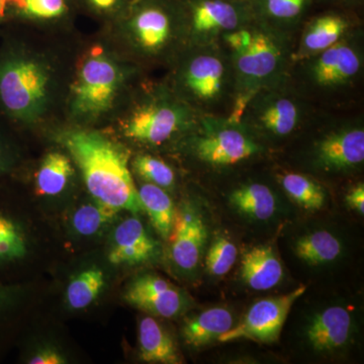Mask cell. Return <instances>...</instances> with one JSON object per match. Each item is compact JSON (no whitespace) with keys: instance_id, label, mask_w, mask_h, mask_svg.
Here are the masks:
<instances>
[{"instance_id":"cell-18","label":"cell","mask_w":364,"mask_h":364,"mask_svg":"<svg viewBox=\"0 0 364 364\" xmlns=\"http://www.w3.org/2000/svg\"><path fill=\"white\" fill-rule=\"evenodd\" d=\"M351 21L346 14L329 11L312 18L304 28L294 61H305L336 44L351 32Z\"/></svg>"},{"instance_id":"cell-27","label":"cell","mask_w":364,"mask_h":364,"mask_svg":"<svg viewBox=\"0 0 364 364\" xmlns=\"http://www.w3.org/2000/svg\"><path fill=\"white\" fill-rule=\"evenodd\" d=\"M294 251L308 264H327L341 256L342 244L335 235L326 230H318L299 238Z\"/></svg>"},{"instance_id":"cell-9","label":"cell","mask_w":364,"mask_h":364,"mask_svg":"<svg viewBox=\"0 0 364 364\" xmlns=\"http://www.w3.org/2000/svg\"><path fill=\"white\" fill-rule=\"evenodd\" d=\"M188 46L218 44L223 36L254 18L247 0H181Z\"/></svg>"},{"instance_id":"cell-5","label":"cell","mask_w":364,"mask_h":364,"mask_svg":"<svg viewBox=\"0 0 364 364\" xmlns=\"http://www.w3.org/2000/svg\"><path fill=\"white\" fill-rule=\"evenodd\" d=\"M107 28L109 40L136 65L172 63L188 46L181 0H135Z\"/></svg>"},{"instance_id":"cell-36","label":"cell","mask_w":364,"mask_h":364,"mask_svg":"<svg viewBox=\"0 0 364 364\" xmlns=\"http://www.w3.org/2000/svg\"><path fill=\"white\" fill-rule=\"evenodd\" d=\"M30 364H64L65 358L54 349H44L28 360Z\"/></svg>"},{"instance_id":"cell-21","label":"cell","mask_w":364,"mask_h":364,"mask_svg":"<svg viewBox=\"0 0 364 364\" xmlns=\"http://www.w3.org/2000/svg\"><path fill=\"white\" fill-rule=\"evenodd\" d=\"M233 324L232 313L226 308L217 306L188 318L182 328V335L186 343L198 348L218 341Z\"/></svg>"},{"instance_id":"cell-8","label":"cell","mask_w":364,"mask_h":364,"mask_svg":"<svg viewBox=\"0 0 364 364\" xmlns=\"http://www.w3.org/2000/svg\"><path fill=\"white\" fill-rule=\"evenodd\" d=\"M188 135L186 140L193 154L210 166L239 164L262 151L243 124L228 117L202 114Z\"/></svg>"},{"instance_id":"cell-23","label":"cell","mask_w":364,"mask_h":364,"mask_svg":"<svg viewBox=\"0 0 364 364\" xmlns=\"http://www.w3.org/2000/svg\"><path fill=\"white\" fill-rule=\"evenodd\" d=\"M74 166L70 156L62 151L46 154L36 172V195L55 196L63 193L75 174Z\"/></svg>"},{"instance_id":"cell-22","label":"cell","mask_w":364,"mask_h":364,"mask_svg":"<svg viewBox=\"0 0 364 364\" xmlns=\"http://www.w3.org/2000/svg\"><path fill=\"white\" fill-rule=\"evenodd\" d=\"M140 358L145 363L177 364L181 356L173 340L153 317H145L139 323Z\"/></svg>"},{"instance_id":"cell-2","label":"cell","mask_w":364,"mask_h":364,"mask_svg":"<svg viewBox=\"0 0 364 364\" xmlns=\"http://www.w3.org/2000/svg\"><path fill=\"white\" fill-rule=\"evenodd\" d=\"M56 61L25 43H0V116L13 127H33L51 116L61 76Z\"/></svg>"},{"instance_id":"cell-14","label":"cell","mask_w":364,"mask_h":364,"mask_svg":"<svg viewBox=\"0 0 364 364\" xmlns=\"http://www.w3.org/2000/svg\"><path fill=\"white\" fill-rule=\"evenodd\" d=\"M168 240L176 267L183 272L195 270L208 241V227L203 215L189 205L177 210Z\"/></svg>"},{"instance_id":"cell-28","label":"cell","mask_w":364,"mask_h":364,"mask_svg":"<svg viewBox=\"0 0 364 364\" xmlns=\"http://www.w3.org/2000/svg\"><path fill=\"white\" fill-rule=\"evenodd\" d=\"M26 252L28 243L20 222L0 208V268L23 259Z\"/></svg>"},{"instance_id":"cell-7","label":"cell","mask_w":364,"mask_h":364,"mask_svg":"<svg viewBox=\"0 0 364 364\" xmlns=\"http://www.w3.org/2000/svg\"><path fill=\"white\" fill-rule=\"evenodd\" d=\"M171 64L170 87L200 114L233 98L231 62L219 43L188 46Z\"/></svg>"},{"instance_id":"cell-15","label":"cell","mask_w":364,"mask_h":364,"mask_svg":"<svg viewBox=\"0 0 364 364\" xmlns=\"http://www.w3.org/2000/svg\"><path fill=\"white\" fill-rule=\"evenodd\" d=\"M315 159L321 168L329 171H345L363 164V127H347L326 135L316 145Z\"/></svg>"},{"instance_id":"cell-37","label":"cell","mask_w":364,"mask_h":364,"mask_svg":"<svg viewBox=\"0 0 364 364\" xmlns=\"http://www.w3.org/2000/svg\"><path fill=\"white\" fill-rule=\"evenodd\" d=\"M346 202L349 207L358 210L359 214H364V184L358 183L350 189L346 196Z\"/></svg>"},{"instance_id":"cell-3","label":"cell","mask_w":364,"mask_h":364,"mask_svg":"<svg viewBox=\"0 0 364 364\" xmlns=\"http://www.w3.org/2000/svg\"><path fill=\"white\" fill-rule=\"evenodd\" d=\"M55 139L77 166L93 200L119 212H143L131 153L124 145L92 127L75 124L60 129Z\"/></svg>"},{"instance_id":"cell-25","label":"cell","mask_w":364,"mask_h":364,"mask_svg":"<svg viewBox=\"0 0 364 364\" xmlns=\"http://www.w3.org/2000/svg\"><path fill=\"white\" fill-rule=\"evenodd\" d=\"M138 193L151 224L163 239L168 240L176 215L171 198L165 189L148 182L141 184Z\"/></svg>"},{"instance_id":"cell-29","label":"cell","mask_w":364,"mask_h":364,"mask_svg":"<svg viewBox=\"0 0 364 364\" xmlns=\"http://www.w3.org/2000/svg\"><path fill=\"white\" fill-rule=\"evenodd\" d=\"M105 284V274L97 267L79 273L67 287L66 299L73 310L87 308L100 296Z\"/></svg>"},{"instance_id":"cell-35","label":"cell","mask_w":364,"mask_h":364,"mask_svg":"<svg viewBox=\"0 0 364 364\" xmlns=\"http://www.w3.org/2000/svg\"><path fill=\"white\" fill-rule=\"evenodd\" d=\"M11 124L0 116V177L6 176L11 171L14 165V150L11 136H9V129Z\"/></svg>"},{"instance_id":"cell-17","label":"cell","mask_w":364,"mask_h":364,"mask_svg":"<svg viewBox=\"0 0 364 364\" xmlns=\"http://www.w3.org/2000/svg\"><path fill=\"white\" fill-rule=\"evenodd\" d=\"M157 242L148 234L140 220H124L114 230L109 260L114 265H136L156 254Z\"/></svg>"},{"instance_id":"cell-6","label":"cell","mask_w":364,"mask_h":364,"mask_svg":"<svg viewBox=\"0 0 364 364\" xmlns=\"http://www.w3.org/2000/svg\"><path fill=\"white\" fill-rule=\"evenodd\" d=\"M202 114L165 83L132 91L114 119L126 140L158 147L177 136L188 135Z\"/></svg>"},{"instance_id":"cell-30","label":"cell","mask_w":364,"mask_h":364,"mask_svg":"<svg viewBox=\"0 0 364 364\" xmlns=\"http://www.w3.org/2000/svg\"><path fill=\"white\" fill-rule=\"evenodd\" d=\"M280 182L287 196L301 208L317 210L324 207L327 198L324 188L310 177L289 172L282 177Z\"/></svg>"},{"instance_id":"cell-20","label":"cell","mask_w":364,"mask_h":364,"mask_svg":"<svg viewBox=\"0 0 364 364\" xmlns=\"http://www.w3.org/2000/svg\"><path fill=\"white\" fill-rule=\"evenodd\" d=\"M241 277L251 289L268 291L282 282L284 267L272 246H256L242 257Z\"/></svg>"},{"instance_id":"cell-26","label":"cell","mask_w":364,"mask_h":364,"mask_svg":"<svg viewBox=\"0 0 364 364\" xmlns=\"http://www.w3.org/2000/svg\"><path fill=\"white\" fill-rule=\"evenodd\" d=\"M229 200L241 214L257 221L269 220L277 210V198L272 189L256 182L235 189Z\"/></svg>"},{"instance_id":"cell-33","label":"cell","mask_w":364,"mask_h":364,"mask_svg":"<svg viewBox=\"0 0 364 364\" xmlns=\"http://www.w3.org/2000/svg\"><path fill=\"white\" fill-rule=\"evenodd\" d=\"M236 245L227 237L219 235L215 237L205 257V267L208 273L214 277H223L227 274L236 262Z\"/></svg>"},{"instance_id":"cell-16","label":"cell","mask_w":364,"mask_h":364,"mask_svg":"<svg viewBox=\"0 0 364 364\" xmlns=\"http://www.w3.org/2000/svg\"><path fill=\"white\" fill-rule=\"evenodd\" d=\"M78 11L75 0H4L2 21L36 26H65Z\"/></svg>"},{"instance_id":"cell-31","label":"cell","mask_w":364,"mask_h":364,"mask_svg":"<svg viewBox=\"0 0 364 364\" xmlns=\"http://www.w3.org/2000/svg\"><path fill=\"white\" fill-rule=\"evenodd\" d=\"M131 168L144 181L165 191L176 186V176L173 168L164 160L153 155L146 153L136 155L131 161Z\"/></svg>"},{"instance_id":"cell-40","label":"cell","mask_w":364,"mask_h":364,"mask_svg":"<svg viewBox=\"0 0 364 364\" xmlns=\"http://www.w3.org/2000/svg\"><path fill=\"white\" fill-rule=\"evenodd\" d=\"M2 4H4V0H0V26L4 25V21H2Z\"/></svg>"},{"instance_id":"cell-24","label":"cell","mask_w":364,"mask_h":364,"mask_svg":"<svg viewBox=\"0 0 364 364\" xmlns=\"http://www.w3.org/2000/svg\"><path fill=\"white\" fill-rule=\"evenodd\" d=\"M254 18L286 31L304 18L316 0H247Z\"/></svg>"},{"instance_id":"cell-34","label":"cell","mask_w":364,"mask_h":364,"mask_svg":"<svg viewBox=\"0 0 364 364\" xmlns=\"http://www.w3.org/2000/svg\"><path fill=\"white\" fill-rule=\"evenodd\" d=\"M78 11H83L91 18L107 23V26L117 18L134 4L135 0H75Z\"/></svg>"},{"instance_id":"cell-4","label":"cell","mask_w":364,"mask_h":364,"mask_svg":"<svg viewBox=\"0 0 364 364\" xmlns=\"http://www.w3.org/2000/svg\"><path fill=\"white\" fill-rule=\"evenodd\" d=\"M284 31L253 18L220 42L231 62L233 109L228 119L239 123L242 112L255 93L284 85L293 55Z\"/></svg>"},{"instance_id":"cell-39","label":"cell","mask_w":364,"mask_h":364,"mask_svg":"<svg viewBox=\"0 0 364 364\" xmlns=\"http://www.w3.org/2000/svg\"><path fill=\"white\" fill-rule=\"evenodd\" d=\"M330 4H339V6H353L355 4H360L361 0H324Z\"/></svg>"},{"instance_id":"cell-12","label":"cell","mask_w":364,"mask_h":364,"mask_svg":"<svg viewBox=\"0 0 364 364\" xmlns=\"http://www.w3.org/2000/svg\"><path fill=\"white\" fill-rule=\"evenodd\" d=\"M306 289L305 286H301L291 293L277 298L256 301L240 323L223 334L218 341L230 342L239 339H250L263 343L277 341L291 306L305 294Z\"/></svg>"},{"instance_id":"cell-1","label":"cell","mask_w":364,"mask_h":364,"mask_svg":"<svg viewBox=\"0 0 364 364\" xmlns=\"http://www.w3.org/2000/svg\"><path fill=\"white\" fill-rule=\"evenodd\" d=\"M138 65L111 40L87 46L74 66L65 91L71 124H93L117 116L133 91Z\"/></svg>"},{"instance_id":"cell-32","label":"cell","mask_w":364,"mask_h":364,"mask_svg":"<svg viewBox=\"0 0 364 364\" xmlns=\"http://www.w3.org/2000/svg\"><path fill=\"white\" fill-rule=\"evenodd\" d=\"M119 213L116 208L93 200V203L81 205L74 213L72 226L78 234L91 236L112 221Z\"/></svg>"},{"instance_id":"cell-10","label":"cell","mask_w":364,"mask_h":364,"mask_svg":"<svg viewBox=\"0 0 364 364\" xmlns=\"http://www.w3.org/2000/svg\"><path fill=\"white\" fill-rule=\"evenodd\" d=\"M304 117L303 105L282 85L258 91L246 105L239 123L247 130L284 138L293 134Z\"/></svg>"},{"instance_id":"cell-13","label":"cell","mask_w":364,"mask_h":364,"mask_svg":"<svg viewBox=\"0 0 364 364\" xmlns=\"http://www.w3.org/2000/svg\"><path fill=\"white\" fill-rule=\"evenodd\" d=\"M124 299L139 310L161 318L176 317L186 305V296L176 287L153 274L133 280L124 291Z\"/></svg>"},{"instance_id":"cell-19","label":"cell","mask_w":364,"mask_h":364,"mask_svg":"<svg viewBox=\"0 0 364 364\" xmlns=\"http://www.w3.org/2000/svg\"><path fill=\"white\" fill-rule=\"evenodd\" d=\"M352 317L343 306H333L316 314L306 327L309 343L318 352L334 351L348 342Z\"/></svg>"},{"instance_id":"cell-11","label":"cell","mask_w":364,"mask_h":364,"mask_svg":"<svg viewBox=\"0 0 364 364\" xmlns=\"http://www.w3.org/2000/svg\"><path fill=\"white\" fill-rule=\"evenodd\" d=\"M351 33L312 58L305 60L311 85L322 90H337L350 85L358 77L363 67V50Z\"/></svg>"},{"instance_id":"cell-38","label":"cell","mask_w":364,"mask_h":364,"mask_svg":"<svg viewBox=\"0 0 364 364\" xmlns=\"http://www.w3.org/2000/svg\"><path fill=\"white\" fill-rule=\"evenodd\" d=\"M16 291L13 286L0 284V313H4L13 305Z\"/></svg>"}]
</instances>
